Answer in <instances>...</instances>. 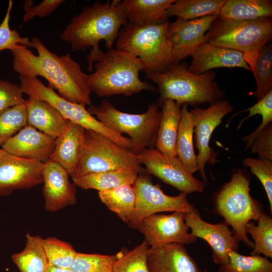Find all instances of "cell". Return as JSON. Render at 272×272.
<instances>
[{
	"instance_id": "cell-6",
	"label": "cell",
	"mask_w": 272,
	"mask_h": 272,
	"mask_svg": "<svg viewBox=\"0 0 272 272\" xmlns=\"http://www.w3.org/2000/svg\"><path fill=\"white\" fill-rule=\"evenodd\" d=\"M250 178L243 170H233L230 180L225 182L213 195L215 212L231 226L241 242L253 249L254 243L245 231L246 224L257 221L262 212L263 205L250 193Z\"/></svg>"
},
{
	"instance_id": "cell-17",
	"label": "cell",
	"mask_w": 272,
	"mask_h": 272,
	"mask_svg": "<svg viewBox=\"0 0 272 272\" xmlns=\"http://www.w3.org/2000/svg\"><path fill=\"white\" fill-rule=\"evenodd\" d=\"M218 16H209L187 21L176 19L173 22L169 21L167 32L175 62L191 56L199 46L206 42L205 34Z\"/></svg>"
},
{
	"instance_id": "cell-7",
	"label": "cell",
	"mask_w": 272,
	"mask_h": 272,
	"mask_svg": "<svg viewBox=\"0 0 272 272\" xmlns=\"http://www.w3.org/2000/svg\"><path fill=\"white\" fill-rule=\"evenodd\" d=\"M205 39L212 45L244 53L245 59L251 69L259 51L271 42L272 19L239 20L218 16L205 34Z\"/></svg>"
},
{
	"instance_id": "cell-13",
	"label": "cell",
	"mask_w": 272,
	"mask_h": 272,
	"mask_svg": "<svg viewBox=\"0 0 272 272\" xmlns=\"http://www.w3.org/2000/svg\"><path fill=\"white\" fill-rule=\"evenodd\" d=\"M233 110L234 106L224 99L206 109L196 107L190 111L194 121L195 146L198 151L196 155L198 171L205 184L207 182L205 166L207 163L215 164L218 157V154L210 146L212 134L223 118Z\"/></svg>"
},
{
	"instance_id": "cell-23",
	"label": "cell",
	"mask_w": 272,
	"mask_h": 272,
	"mask_svg": "<svg viewBox=\"0 0 272 272\" xmlns=\"http://www.w3.org/2000/svg\"><path fill=\"white\" fill-rule=\"evenodd\" d=\"M27 124L56 139L68 120L45 101L28 97L25 100Z\"/></svg>"
},
{
	"instance_id": "cell-33",
	"label": "cell",
	"mask_w": 272,
	"mask_h": 272,
	"mask_svg": "<svg viewBox=\"0 0 272 272\" xmlns=\"http://www.w3.org/2000/svg\"><path fill=\"white\" fill-rule=\"evenodd\" d=\"M255 225L253 221L245 226L246 234L251 235L254 247L250 255L263 254L267 258H272V218L263 212L260 215Z\"/></svg>"
},
{
	"instance_id": "cell-42",
	"label": "cell",
	"mask_w": 272,
	"mask_h": 272,
	"mask_svg": "<svg viewBox=\"0 0 272 272\" xmlns=\"http://www.w3.org/2000/svg\"><path fill=\"white\" fill-rule=\"evenodd\" d=\"M63 0H43L37 5L32 1H26L24 5L25 14L23 22H28L35 17L43 18L49 15L63 3Z\"/></svg>"
},
{
	"instance_id": "cell-41",
	"label": "cell",
	"mask_w": 272,
	"mask_h": 272,
	"mask_svg": "<svg viewBox=\"0 0 272 272\" xmlns=\"http://www.w3.org/2000/svg\"><path fill=\"white\" fill-rule=\"evenodd\" d=\"M20 84L0 79V111L25 101Z\"/></svg>"
},
{
	"instance_id": "cell-34",
	"label": "cell",
	"mask_w": 272,
	"mask_h": 272,
	"mask_svg": "<svg viewBox=\"0 0 272 272\" xmlns=\"http://www.w3.org/2000/svg\"><path fill=\"white\" fill-rule=\"evenodd\" d=\"M256 84L253 93L257 101L272 91V43L263 47L258 53L251 67Z\"/></svg>"
},
{
	"instance_id": "cell-44",
	"label": "cell",
	"mask_w": 272,
	"mask_h": 272,
	"mask_svg": "<svg viewBox=\"0 0 272 272\" xmlns=\"http://www.w3.org/2000/svg\"><path fill=\"white\" fill-rule=\"evenodd\" d=\"M244 111H248L249 112L248 115L240 121L237 127V129L240 128L242 124L245 121L256 114L261 115L262 118L272 119V91L268 92L260 100L257 101V102L253 106L242 111H240L239 113Z\"/></svg>"
},
{
	"instance_id": "cell-26",
	"label": "cell",
	"mask_w": 272,
	"mask_h": 272,
	"mask_svg": "<svg viewBox=\"0 0 272 272\" xmlns=\"http://www.w3.org/2000/svg\"><path fill=\"white\" fill-rule=\"evenodd\" d=\"M139 174L130 169L91 173L72 178L74 184L83 189L98 191L111 189L123 184L133 185Z\"/></svg>"
},
{
	"instance_id": "cell-28",
	"label": "cell",
	"mask_w": 272,
	"mask_h": 272,
	"mask_svg": "<svg viewBox=\"0 0 272 272\" xmlns=\"http://www.w3.org/2000/svg\"><path fill=\"white\" fill-rule=\"evenodd\" d=\"M25 247L13 254L12 259L20 272H46L47 258L42 246V238L27 233Z\"/></svg>"
},
{
	"instance_id": "cell-32",
	"label": "cell",
	"mask_w": 272,
	"mask_h": 272,
	"mask_svg": "<svg viewBox=\"0 0 272 272\" xmlns=\"http://www.w3.org/2000/svg\"><path fill=\"white\" fill-rule=\"evenodd\" d=\"M150 247L145 240L132 249L122 247L115 254L112 272H150L147 263Z\"/></svg>"
},
{
	"instance_id": "cell-1",
	"label": "cell",
	"mask_w": 272,
	"mask_h": 272,
	"mask_svg": "<svg viewBox=\"0 0 272 272\" xmlns=\"http://www.w3.org/2000/svg\"><path fill=\"white\" fill-rule=\"evenodd\" d=\"M31 41L37 52L18 45L11 50L13 69L20 76H41L48 86L65 99L74 103L92 105L88 74L69 54L58 55L48 49L40 39L32 37Z\"/></svg>"
},
{
	"instance_id": "cell-25",
	"label": "cell",
	"mask_w": 272,
	"mask_h": 272,
	"mask_svg": "<svg viewBox=\"0 0 272 272\" xmlns=\"http://www.w3.org/2000/svg\"><path fill=\"white\" fill-rule=\"evenodd\" d=\"M162 103V115L155 144L156 149L170 157L176 156V144L181 117V107L174 100Z\"/></svg>"
},
{
	"instance_id": "cell-37",
	"label": "cell",
	"mask_w": 272,
	"mask_h": 272,
	"mask_svg": "<svg viewBox=\"0 0 272 272\" xmlns=\"http://www.w3.org/2000/svg\"><path fill=\"white\" fill-rule=\"evenodd\" d=\"M27 124L25 102L1 110L0 146Z\"/></svg>"
},
{
	"instance_id": "cell-38",
	"label": "cell",
	"mask_w": 272,
	"mask_h": 272,
	"mask_svg": "<svg viewBox=\"0 0 272 272\" xmlns=\"http://www.w3.org/2000/svg\"><path fill=\"white\" fill-rule=\"evenodd\" d=\"M116 254L77 252L70 267L73 272H112Z\"/></svg>"
},
{
	"instance_id": "cell-16",
	"label": "cell",
	"mask_w": 272,
	"mask_h": 272,
	"mask_svg": "<svg viewBox=\"0 0 272 272\" xmlns=\"http://www.w3.org/2000/svg\"><path fill=\"white\" fill-rule=\"evenodd\" d=\"M44 164L17 157L0 149V196L42 183Z\"/></svg>"
},
{
	"instance_id": "cell-36",
	"label": "cell",
	"mask_w": 272,
	"mask_h": 272,
	"mask_svg": "<svg viewBox=\"0 0 272 272\" xmlns=\"http://www.w3.org/2000/svg\"><path fill=\"white\" fill-rule=\"evenodd\" d=\"M42 246L48 265L70 268L77 251L69 243L55 237L42 239Z\"/></svg>"
},
{
	"instance_id": "cell-15",
	"label": "cell",
	"mask_w": 272,
	"mask_h": 272,
	"mask_svg": "<svg viewBox=\"0 0 272 272\" xmlns=\"http://www.w3.org/2000/svg\"><path fill=\"white\" fill-rule=\"evenodd\" d=\"M185 220L191 233L196 238L205 240L211 246L215 263L220 266L227 264L229 252L238 251L240 241L224 221L218 224L207 222L195 208L186 213Z\"/></svg>"
},
{
	"instance_id": "cell-14",
	"label": "cell",
	"mask_w": 272,
	"mask_h": 272,
	"mask_svg": "<svg viewBox=\"0 0 272 272\" xmlns=\"http://www.w3.org/2000/svg\"><path fill=\"white\" fill-rule=\"evenodd\" d=\"M185 214L181 211L153 214L144 219L138 230L150 247L171 243L190 244L195 242L197 238L188 231Z\"/></svg>"
},
{
	"instance_id": "cell-29",
	"label": "cell",
	"mask_w": 272,
	"mask_h": 272,
	"mask_svg": "<svg viewBox=\"0 0 272 272\" xmlns=\"http://www.w3.org/2000/svg\"><path fill=\"white\" fill-rule=\"evenodd\" d=\"M224 19L250 20L272 17L271 0H226L221 10Z\"/></svg>"
},
{
	"instance_id": "cell-11",
	"label": "cell",
	"mask_w": 272,
	"mask_h": 272,
	"mask_svg": "<svg viewBox=\"0 0 272 272\" xmlns=\"http://www.w3.org/2000/svg\"><path fill=\"white\" fill-rule=\"evenodd\" d=\"M136 194V202L132 216L128 224L138 229L142 220L153 214L165 212H191L194 206L190 203L186 193L176 196L166 194L159 184H154L148 173L140 174L132 185Z\"/></svg>"
},
{
	"instance_id": "cell-12",
	"label": "cell",
	"mask_w": 272,
	"mask_h": 272,
	"mask_svg": "<svg viewBox=\"0 0 272 272\" xmlns=\"http://www.w3.org/2000/svg\"><path fill=\"white\" fill-rule=\"evenodd\" d=\"M148 173L152 174L181 192L201 193L205 188L203 181L196 178L177 156H168L155 148H147L137 155Z\"/></svg>"
},
{
	"instance_id": "cell-5",
	"label": "cell",
	"mask_w": 272,
	"mask_h": 272,
	"mask_svg": "<svg viewBox=\"0 0 272 272\" xmlns=\"http://www.w3.org/2000/svg\"><path fill=\"white\" fill-rule=\"evenodd\" d=\"M168 22L147 25L128 22L119 32L115 48L138 58L146 76L164 72L175 62L167 32Z\"/></svg>"
},
{
	"instance_id": "cell-31",
	"label": "cell",
	"mask_w": 272,
	"mask_h": 272,
	"mask_svg": "<svg viewBox=\"0 0 272 272\" xmlns=\"http://www.w3.org/2000/svg\"><path fill=\"white\" fill-rule=\"evenodd\" d=\"M226 0H175L166 11L169 18L187 21L209 16H219Z\"/></svg>"
},
{
	"instance_id": "cell-24",
	"label": "cell",
	"mask_w": 272,
	"mask_h": 272,
	"mask_svg": "<svg viewBox=\"0 0 272 272\" xmlns=\"http://www.w3.org/2000/svg\"><path fill=\"white\" fill-rule=\"evenodd\" d=\"M175 0H124L120 4L129 23L137 25L168 21L166 11Z\"/></svg>"
},
{
	"instance_id": "cell-27",
	"label": "cell",
	"mask_w": 272,
	"mask_h": 272,
	"mask_svg": "<svg viewBox=\"0 0 272 272\" xmlns=\"http://www.w3.org/2000/svg\"><path fill=\"white\" fill-rule=\"evenodd\" d=\"M194 126L192 115L187 105L181 107V117L176 144V156L191 174L198 171L193 147Z\"/></svg>"
},
{
	"instance_id": "cell-19",
	"label": "cell",
	"mask_w": 272,
	"mask_h": 272,
	"mask_svg": "<svg viewBox=\"0 0 272 272\" xmlns=\"http://www.w3.org/2000/svg\"><path fill=\"white\" fill-rule=\"evenodd\" d=\"M55 140L27 124L7 140L2 149L17 157L45 163L54 150Z\"/></svg>"
},
{
	"instance_id": "cell-46",
	"label": "cell",
	"mask_w": 272,
	"mask_h": 272,
	"mask_svg": "<svg viewBox=\"0 0 272 272\" xmlns=\"http://www.w3.org/2000/svg\"><path fill=\"white\" fill-rule=\"evenodd\" d=\"M203 272H208L207 268H205Z\"/></svg>"
},
{
	"instance_id": "cell-35",
	"label": "cell",
	"mask_w": 272,
	"mask_h": 272,
	"mask_svg": "<svg viewBox=\"0 0 272 272\" xmlns=\"http://www.w3.org/2000/svg\"><path fill=\"white\" fill-rule=\"evenodd\" d=\"M217 272H272V262L261 255H244L231 250L228 262L220 266Z\"/></svg>"
},
{
	"instance_id": "cell-30",
	"label": "cell",
	"mask_w": 272,
	"mask_h": 272,
	"mask_svg": "<svg viewBox=\"0 0 272 272\" xmlns=\"http://www.w3.org/2000/svg\"><path fill=\"white\" fill-rule=\"evenodd\" d=\"M101 201L124 222H129L135 206L136 194L132 185L123 184L98 191Z\"/></svg>"
},
{
	"instance_id": "cell-40",
	"label": "cell",
	"mask_w": 272,
	"mask_h": 272,
	"mask_svg": "<svg viewBox=\"0 0 272 272\" xmlns=\"http://www.w3.org/2000/svg\"><path fill=\"white\" fill-rule=\"evenodd\" d=\"M13 5V1L10 0L6 15L0 24V52L5 50H11L18 45L33 47L31 40L21 36L16 30L10 28V20Z\"/></svg>"
},
{
	"instance_id": "cell-22",
	"label": "cell",
	"mask_w": 272,
	"mask_h": 272,
	"mask_svg": "<svg viewBox=\"0 0 272 272\" xmlns=\"http://www.w3.org/2000/svg\"><path fill=\"white\" fill-rule=\"evenodd\" d=\"M86 128L68 120L55 140L54 149L49 159L61 165L73 178L76 175Z\"/></svg>"
},
{
	"instance_id": "cell-2",
	"label": "cell",
	"mask_w": 272,
	"mask_h": 272,
	"mask_svg": "<svg viewBox=\"0 0 272 272\" xmlns=\"http://www.w3.org/2000/svg\"><path fill=\"white\" fill-rule=\"evenodd\" d=\"M87 84L100 97L123 95L128 97L145 90L154 91L151 84L142 81L139 73L143 65L128 53L112 48L104 52L91 50L87 56Z\"/></svg>"
},
{
	"instance_id": "cell-20",
	"label": "cell",
	"mask_w": 272,
	"mask_h": 272,
	"mask_svg": "<svg viewBox=\"0 0 272 272\" xmlns=\"http://www.w3.org/2000/svg\"><path fill=\"white\" fill-rule=\"evenodd\" d=\"M191 57L192 60L188 70L196 75L220 67H239L251 71L244 53L206 42L199 46Z\"/></svg>"
},
{
	"instance_id": "cell-10",
	"label": "cell",
	"mask_w": 272,
	"mask_h": 272,
	"mask_svg": "<svg viewBox=\"0 0 272 272\" xmlns=\"http://www.w3.org/2000/svg\"><path fill=\"white\" fill-rule=\"evenodd\" d=\"M19 79L24 94L29 97L46 101L67 120L100 133L120 147L130 149L129 138L105 126L89 112L85 105L65 99L50 86H45L37 77L19 76Z\"/></svg>"
},
{
	"instance_id": "cell-18",
	"label": "cell",
	"mask_w": 272,
	"mask_h": 272,
	"mask_svg": "<svg viewBox=\"0 0 272 272\" xmlns=\"http://www.w3.org/2000/svg\"><path fill=\"white\" fill-rule=\"evenodd\" d=\"M66 171L58 163L49 159L42 170V194L46 211L55 212L76 203L75 185L69 179Z\"/></svg>"
},
{
	"instance_id": "cell-21",
	"label": "cell",
	"mask_w": 272,
	"mask_h": 272,
	"mask_svg": "<svg viewBox=\"0 0 272 272\" xmlns=\"http://www.w3.org/2000/svg\"><path fill=\"white\" fill-rule=\"evenodd\" d=\"M147 263L150 272H201L184 245L177 243L150 247Z\"/></svg>"
},
{
	"instance_id": "cell-9",
	"label": "cell",
	"mask_w": 272,
	"mask_h": 272,
	"mask_svg": "<svg viewBox=\"0 0 272 272\" xmlns=\"http://www.w3.org/2000/svg\"><path fill=\"white\" fill-rule=\"evenodd\" d=\"M120 169L132 170L139 175L148 173L129 149L100 133L85 129L78 170L74 177Z\"/></svg>"
},
{
	"instance_id": "cell-45",
	"label": "cell",
	"mask_w": 272,
	"mask_h": 272,
	"mask_svg": "<svg viewBox=\"0 0 272 272\" xmlns=\"http://www.w3.org/2000/svg\"><path fill=\"white\" fill-rule=\"evenodd\" d=\"M46 272H73L70 268L57 267L48 265Z\"/></svg>"
},
{
	"instance_id": "cell-4",
	"label": "cell",
	"mask_w": 272,
	"mask_h": 272,
	"mask_svg": "<svg viewBox=\"0 0 272 272\" xmlns=\"http://www.w3.org/2000/svg\"><path fill=\"white\" fill-rule=\"evenodd\" d=\"M213 70L196 75L179 62L173 63L164 72L147 76L158 88L161 102L170 99L181 106L194 107L224 100L225 93L216 81Z\"/></svg>"
},
{
	"instance_id": "cell-8",
	"label": "cell",
	"mask_w": 272,
	"mask_h": 272,
	"mask_svg": "<svg viewBox=\"0 0 272 272\" xmlns=\"http://www.w3.org/2000/svg\"><path fill=\"white\" fill-rule=\"evenodd\" d=\"M89 112L109 129L127 134L130 151L137 155L147 148H154L162 111L156 103H151L141 114L125 113L117 109L104 99L98 105H91Z\"/></svg>"
},
{
	"instance_id": "cell-43",
	"label": "cell",
	"mask_w": 272,
	"mask_h": 272,
	"mask_svg": "<svg viewBox=\"0 0 272 272\" xmlns=\"http://www.w3.org/2000/svg\"><path fill=\"white\" fill-rule=\"evenodd\" d=\"M250 148L259 158L272 161V123H269L254 140Z\"/></svg>"
},
{
	"instance_id": "cell-3",
	"label": "cell",
	"mask_w": 272,
	"mask_h": 272,
	"mask_svg": "<svg viewBox=\"0 0 272 272\" xmlns=\"http://www.w3.org/2000/svg\"><path fill=\"white\" fill-rule=\"evenodd\" d=\"M127 23L120 1H97L83 7L72 18L60 38L75 51L90 47L98 49L99 42L104 40L108 50L113 48L120 29Z\"/></svg>"
},
{
	"instance_id": "cell-39",
	"label": "cell",
	"mask_w": 272,
	"mask_h": 272,
	"mask_svg": "<svg viewBox=\"0 0 272 272\" xmlns=\"http://www.w3.org/2000/svg\"><path fill=\"white\" fill-rule=\"evenodd\" d=\"M242 165L250 168L251 172L260 181L269 202L270 213H272V161L261 158H245Z\"/></svg>"
}]
</instances>
